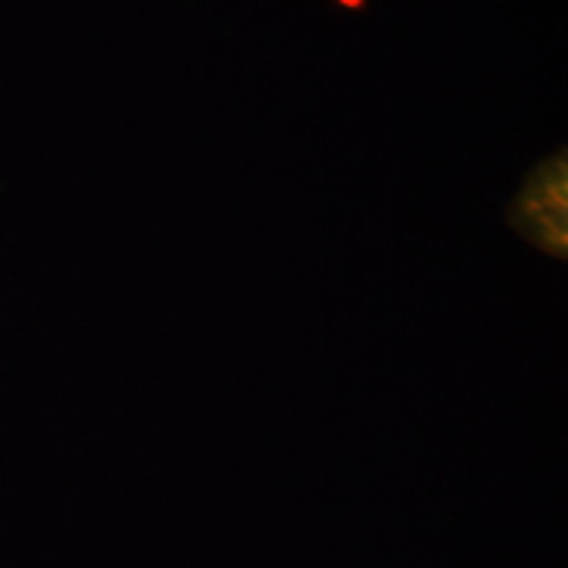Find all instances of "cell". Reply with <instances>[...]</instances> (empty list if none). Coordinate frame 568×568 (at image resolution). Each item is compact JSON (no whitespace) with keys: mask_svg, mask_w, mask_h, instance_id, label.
<instances>
[{"mask_svg":"<svg viewBox=\"0 0 568 568\" xmlns=\"http://www.w3.org/2000/svg\"><path fill=\"white\" fill-rule=\"evenodd\" d=\"M568 162L566 149L547 155L528 171L518 196L506 209V222L518 237L544 250L552 260L568 253Z\"/></svg>","mask_w":568,"mask_h":568,"instance_id":"obj_1","label":"cell"}]
</instances>
